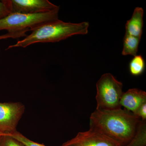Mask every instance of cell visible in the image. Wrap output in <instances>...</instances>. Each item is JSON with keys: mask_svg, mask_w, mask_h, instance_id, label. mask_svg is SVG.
Listing matches in <instances>:
<instances>
[{"mask_svg": "<svg viewBox=\"0 0 146 146\" xmlns=\"http://www.w3.org/2000/svg\"><path fill=\"white\" fill-rule=\"evenodd\" d=\"M141 121L125 109H96L89 118V128L111 139L118 146H125L135 136Z\"/></svg>", "mask_w": 146, "mask_h": 146, "instance_id": "6da1fadb", "label": "cell"}, {"mask_svg": "<svg viewBox=\"0 0 146 146\" xmlns=\"http://www.w3.org/2000/svg\"><path fill=\"white\" fill-rule=\"evenodd\" d=\"M89 23H65L59 19L41 24L31 31V33L7 49L16 47L26 48L37 43L58 42L74 35H86L88 33Z\"/></svg>", "mask_w": 146, "mask_h": 146, "instance_id": "7a4b0ae2", "label": "cell"}, {"mask_svg": "<svg viewBox=\"0 0 146 146\" xmlns=\"http://www.w3.org/2000/svg\"><path fill=\"white\" fill-rule=\"evenodd\" d=\"M59 9L33 14L10 13L0 20V31L6 30L8 33L31 31L41 24L59 19Z\"/></svg>", "mask_w": 146, "mask_h": 146, "instance_id": "3957f363", "label": "cell"}, {"mask_svg": "<svg viewBox=\"0 0 146 146\" xmlns=\"http://www.w3.org/2000/svg\"><path fill=\"white\" fill-rule=\"evenodd\" d=\"M123 83L110 73L102 76L96 83V109L113 110L122 108L120 101L123 92Z\"/></svg>", "mask_w": 146, "mask_h": 146, "instance_id": "277c9868", "label": "cell"}, {"mask_svg": "<svg viewBox=\"0 0 146 146\" xmlns=\"http://www.w3.org/2000/svg\"><path fill=\"white\" fill-rule=\"evenodd\" d=\"M25 109V105L21 102L0 103V135L17 131Z\"/></svg>", "mask_w": 146, "mask_h": 146, "instance_id": "5b68a950", "label": "cell"}, {"mask_svg": "<svg viewBox=\"0 0 146 146\" xmlns=\"http://www.w3.org/2000/svg\"><path fill=\"white\" fill-rule=\"evenodd\" d=\"M11 13L33 14L44 13L60 8L48 0H5Z\"/></svg>", "mask_w": 146, "mask_h": 146, "instance_id": "8992f818", "label": "cell"}, {"mask_svg": "<svg viewBox=\"0 0 146 146\" xmlns=\"http://www.w3.org/2000/svg\"><path fill=\"white\" fill-rule=\"evenodd\" d=\"M61 146H119L111 139L93 129L79 132Z\"/></svg>", "mask_w": 146, "mask_h": 146, "instance_id": "52a82bcc", "label": "cell"}, {"mask_svg": "<svg viewBox=\"0 0 146 146\" xmlns=\"http://www.w3.org/2000/svg\"><path fill=\"white\" fill-rule=\"evenodd\" d=\"M146 102V93L141 89L133 88L123 92L121 98L120 104L125 109L134 113L136 109Z\"/></svg>", "mask_w": 146, "mask_h": 146, "instance_id": "ba28073f", "label": "cell"}, {"mask_svg": "<svg viewBox=\"0 0 146 146\" xmlns=\"http://www.w3.org/2000/svg\"><path fill=\"white\" fill-rule=\"evenodd\" d=\"M144 10L142 7L134 9L130 20L125 25V34L141 38L143 26Z\"/></svg>", "mask_w": 146, "mask_h": 146, "instance_id": "9c48e42d", "label": "cell"}, {"mask_svg": "<svg viewBox=\"0 0 146 146\" xmlns=\"http://www.w3.org/2000/svg\"><path fill=\"white\" fill-rule=\"evenodd\" d=\"M141 39L139 37L125 34L123 39V48L122 54L124 56L130 55L133 56L137 55Z\"/></svg>", "mask_w": 146, "mask_h": 146, "instance_id": "30bf717a", "label": "cell"}, {"mask_svg": "<svg viewBox=\"0 0 146 146\" xmlns=\"http://www.w3.org/2000/svg\"><path fill=\"white\" fill-rule=\"evenodd\" d=\"M125 146H146V121H141L135 136Z\"/></svg>", "mask_w": 146, "mask_h": 146, "instance_id": "8fae6325", "label": "cell"}, {"mask_svg": "<svg viewBox=\"0 0 146 146\" xmlns=\"http://www.w3.org/2000/svg\"><path fill=\"white\" fill-rule=\"evenodd\" d=\"M145 67V63L143 58L141 55H136L129 63V71L132 75L139 76L143 73Z\"/></svg>", "mask_w": 146, "mask_h": 146, "instance_id": "7c38bea8", "label": "cell"}, {"mask_svg": "<svg viewBox=\"0 0 146 146\" xmlns=\"http://www.w3.org/2000/svg\"><path fill=\"white\" fill-rule=\"evenodd\" d=\"M5 135L11 136L21 143L24 146H46L43 144L38 143L31 141L17 131L13 133Z\"/></svg>", "mask_w": 146, "mask_h": 146, "instance_id": "4fadbf2b", "label": "cell"}, {"mask_svg": "<svg viewBox=\"0 0 146 146\" xmlns=\"http://www.w3.org/2000/svg\"><path fill=\"white\" fill-rule=\"evenodd\" d=\"M0 146H24L21 143L7 135H1Z\"/></svg>", "mask_w": 146, "mask_h": 146, "instance_id": "5bb4252c", "label": "cell"}, {"mask_svg": "<svg viewBox=\"0 0 146 146\" xmlns=\"http://www.w3.org/2000/svg\"><path fill=\"white\" fill-rule=\"evenodd\" d=\"M143 121L146 120V102L144 103L136 109L133 113Z\"/></svg>", "mask_w": 146, "mask_h": 146, "instance_id": "9a60e30c", "label": "cell"}, {"mask_svg": "<svg viewBox=\"0 0 146 146\" xmlns=\"http://www.w3.org/2000/svg\"><path fill=\"white\" fill-rule=\"evenodd\" d=\"M11 13L5 0L0 1V20L5 18Z\"/></svg>", "mask_w": 146, "mask_h": 146, "instance_id": "2e32d148", "label": "cell"}, {"mask_svg": "<svg viewBox=\"0 0 146 146\" xmlns=\"http://www.w3.org/2000/svg\"><path fill=\"white\" fill-rule=\"evenodd\" d=\"M25 31L18 32L15 33H8L7 34L0 35V40L3 39H7V38H20L23 36H27Z\"/></svg>", "mask_w": 146, "mask_h": 146, "instance_id": "e0dca14e", "label": "cell"}, {"mask_svg": "<svg viewBox=\"0 0 146 146\" xmlns=\"http://www.w3.org/2000/svg\"><path fill=\"white\" fill-rule=\"evenodd\" d=\"M1 135H0V137H1Z\"/></svg>", "mask_w": 146, "mask_h": 146, "instance_id": "ac0fdd59", "label": "cell"}]
</instances>
